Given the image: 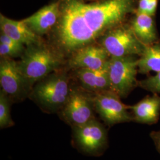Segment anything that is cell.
Instances as JSON below:
<instances>
[{
	"label": "cell",
	"mask_w": 160,
	"mask_h": 160,
	"mask_svg": "<svg viewBox=\"0 0 160 160\" xmlns=\"http://www.w3.org/2000/svg\"><path fill=\"white\" fill-rule=\"evenodd\" d=\"M0 43H3L8 46L12 47H17V48H23L24 45L17 42L16 40H13L9 36H7L4 33H1L0 35Z\"/></svg>",
	"instance_id": "obj_20"
},
{
	"label": "cell",
	"mask_w": 160,
	"mask_h": 160,
	"mask_svg": "<svg viewBox=\"0 0 160 160\" xmlns=\"http://www.w3.org/2000/svg\"><path fill=\"white\" fill-rule=\"evenodd\" d=\"M138 72L145 74L151 71H160V43L145 46L138 59Z\"/></svg>",
	"instance_id": "obj_16"
},
{
	"label": "cell",
	"mask_w": 160,
	"mask_h": 160,
	"mask_svg": "<svg viewBox=\"0 0 160 160\" xmlns=\"http://www.w3.org/2000/svg\"><path fill=\"white\" fill-rule=\"evenodd\" d=\"M99 40L110 57L141 56L146 46L138 38L131 26L123 23L110 29Z\"/></svg>",
	"instance_id": "obj_4"
},
{
	"label": "cell",
	"mask_w": 160,
	"mask_h": 160,
	"mask_svg": "<svg viewBox=\"0 0 160 160\" xmlns=\"http://www.w3.org/2000/svg\"><path fill=\"white\" fill-rule=\"evenodd\" d=\"M59 13L60 7L58 1L43 7L23 21L33 32L40 36L51 32L57 23Z\"/></svg>",
	"instance_id": "obj_11"
},
{
	"label": "cell",
	"mask_w": 160,
	"mask_h": 160,
	"mask_svg": "<svg viewBox=\"0 0 160 160\" xmlns=\"http://www.w3.org/2000/svg\"><path fill=\"white\" fill-rule=\"evenodd\" d=\"M93 93L83 88H72L67 102L58 112L61 119L72 128L96 119Z\"/></svg>",
	"instance_id": "obj_6"
},
{
	"label": "cell",
	"mask_w": 160,
	"mask_h": 160,
	"mask_svg": "<svg viewBox=\"0 0 160 160\" xmlns=\"http://www.w3.org/2000/svg\"><path fill=\"white\" fill-rule=\"evenodd\" d=\"M157 0H149L148 6L147 14H148L149 16H154L157 7Z\"/></svg>",
	"instance_id": "obj_22"
},
{
	"label": "cell",
	"mask_w": 160,
	"mask_h": 160,
	"mask_svg": "<svg viewBox=\"0 0 160 160\" xmlns=\"http://www.w3.org/2000/svg\"><path fill=\"white\" fill-rule=\"evenodd\" d=\"M12 100L6 94L0 92V128L5 129L14 125V122L12 119L10 113Z\"/></svg>",
	"instance_id": "obj_17"
},
{
	"label": "cell",
	"mask_w": 160,
	"mask_h": 160,
	"mask_svg": "<svg viewBox=\"0 0 160 160\" xmlns=\"http://www.w3.org/2000/svg\"><path fill=\"white\" fill-rule=\"evenodd\" d=\"M72 88L65 72L47 76L33 86L29 97L47 113H58L67 102Z\"/></svg>",
	"instance_id": "obj_3"
},
{
	"label": "cell",
	"mask_w": 160,
	"mask_h": 160,
	"mask_svg": "<svg viewBox=\"0 0 160 160\" xmlns=\"http://www.w3.org/2000/svg\"><path fill=\"white\" fill-rule=\"evenodd\" d=\"M0 84L1 91L9 97L12 102L22 101L29 97L32 92L20 72L17 62L12 58H1Z\"/></svg>",
	"instance_id": "obj_9"
},
{
	"label": "cell",
	"mask_w": 160,
	"mask_h": 160,
	"mask_svg": "<svg viewBox=\"0 0 160 160\" xmlns=\"http://www.w3.org/2000/svg\"><path fill=\"white\" fill-rule=\"evenodd\" d=\"M131 110L133 122L139 123L153 125L159 120L160 96L157 93L145 97L138 103L129 106Z\"/></svg>",
	"instance_id": "obj_14"
},
{
	"label": "cell",
	"mask_w": 160,
	"mask_h": 160,
	"mask_svg": "<svg viewBox=\"0 0 160 160\" xmlns=\"http://www.w3.org/2000/svg\"><path fill=\"white\" fill-rule=\"evenodd\" d=\"M138 59L135 56L110 57L108 71L110 91L120 98H125L138 85L137 75Z\"/></svg>",
	"instance_id": "obj_5"
},
{
	"label": "cell",
	"mask_w": 160,
	"mask_h": 160,
	"mask_svg": "<svg viewBox=\"0 0 160 160\" xmlns=\"http://www.w3.org/2000/svg\"><path fill=\"white\" fill-rule=\"evenodd\" d=\"M0 29L2 33L27 46L42 41L40 36L30 29L23 20H12L1 14L0 15Z\"/></svg>",
	"instance_id": "obj_13"
},
{
	"label": "cell",
	"mask_w": 160,
	"mask_h": 160,
	"mask_svg": "<svg viewBox=\"0 0 160 160\" xmlns=\"http://www.w3.org/2000/svg\"><path fill=\"white\" fill-rule=\"evenodd\" d=\"M72 141L83 153L100 156L108 146V131L96 118L82 125L73 128Z\"/></svg>",
	"instance_id": "obj_7"
},
{
	"label": "cell",
	"mask_w": 160,
	"mask_h": 160,
	"mask_svg": "<svg viewBox=\"0 0 160 160\" xmlns=\"http://www.w3.org/2000/svg\"><path fill=\"white\" fill-rule=\"evenodd\" d=\"M60 13L51 31L50 45L62 57L94 44L110 29L123 23L133 10L134 0H59Z\"/></svg>",
	"instance_id": "obj_1"
},
{
	"label": "cell",
	"mask_w": 160,
	"mask_h": 160,
	"mask_svg": "<svg viewBox=\"0 0 160 160\" xmlns=\"http://www.w3.org/2000/svg\"><path fill=\"white\" fill-rule=\"evenodd\" d=\"M138 85L143 89L153 93H160V71L154 76L138 82Z\"/></svg>",
	"instance_id": "obj_18"
},
{
	"label": "cell",
	"mask_w": 160,
	"mask_h": 160,
	"mask_svg": "<svg viewBox=\"0 0 160 160\" xmlns=\"http://www.w3.org/2000/svg\"><path fill=\"white\" fill-rule=\"evenodd\" d=\"M77 77L81 87L87 92L95 94L110 90L108 63L100 69H78Z\"/></svg>",
	"instance_id": "obj_12"
},
{
	"label": "cell",
	"mask_w": 160,
	"mask_h": 160,
	"mask_svg": "<svg viewBox=\"0 0 160 160\" xmlns=\"http://www.w3.org/2000/svg\"><path fill=\"white\" fill-rule=\"evenodd\" d=\"M24 48H17L8 46L3 43H0V56L1 58H12L22 55L24 51Z\"/></svg>",
	"instance_id": "obj_19"
},
{
	"label": "cell",
	"mask_w": 160,
	"mask_h": 160,
	"mask_svg": "<svg viewBox=\"0 0 160 160\" xmlns=\"http://www.w3.org/2000/svg\"><path fill=\"white\" fill-rule=\"evenodd\" d=\"M149 0H139L137 12L147 14Z\"/></svg>",
	"instance_id": "obj_23"
},
{
	"label": "cell",
	"mask_w": 160,
	"mask_h": 160,
	"mask_svg": "<svg viewBox=\"0 0 160 160\" xmlns=\"http://www.w3.org/2000/svg\"><path fill=\"white\" fill-rule=\"evenodd\" d=\"M61 57L50 45L42 40L27 46L17 66L28 85L32 90L33 86L62 63Z\"/></svg>",
	"instance_id": "obj_2"
},
{
	"label": "cell",
	"mask_w": 160,
	"mask_h": 160,
	"mask_svg": "<svg viewBox=\"0 0 160 160\" xmlns=\"http://www.w3.org/2000/svg\"><path fill=\"white\" fill-rule=\"evenodd\" d=\"M150 137L153 141L157 150L160 154V130L151 132Z\"/></svg>",
	"instance_id": "obj_21"
},
{
	"label": "cell",
	"mask_w": 160,
	"mask_h": 160,
	"mask_svg": "<svg viewBox=\"0 0 160 160\" xmlns=\"http://www.w3.org/2000/svg\"><path fill=\"white\" fill-rule=\"evenodd\" d=\"M131 26L138 38L145 46L156 43L157 36L151 16L145 13L137 12Z\"/></svg>",
	"instance_id": "obj_15"
},
{
	"label": "cell",
	"mask_w": 160,
	"mask_h": 160,
	"mask_svg": "<svg viewBox=\"0 0 160 160\" xmlns=\"http://www.w3.org/2000/svg\"><path fill=\"white\" fill-rule=\"evenodd\" d=\"M120 98L110 90L93 94L95 112L109 126L133 122L132 114L128 111L129 106L122 103Z\"/></svg>",
	"instance_id": "obj_8"
},
{
	"label": "cell",
	"mask_w": 160,
	"mask_h": 160,
	"mask_svg": "<svg viewBox=\"0 0 160 160\" xmlns=\"http://www.w3.org/2000/svg\"><path fill=\"white\" fill-rule=\"evenodd\" d=\"M109 57L103 46L90 45L75 52L69 57V66L77 69H100L108 65Z\"/></svg>",
	"instance_id": "obj_10"
}]
</instances>
